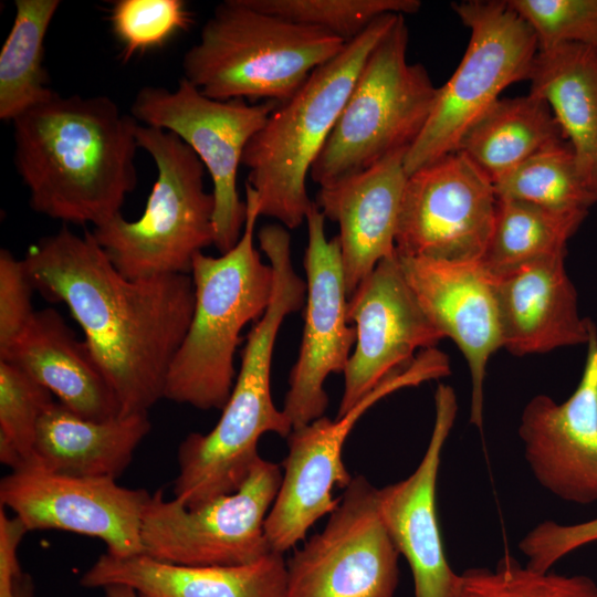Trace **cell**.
Instances as JSON below:
<instances>
[{
	"label": "cell",
	"instance_id": "obj_18",
	"mask_svg": "<svg viewBox=\"0 0 597 597\" xmlns=\"http://www.w3.org/2000/svg\"><path fill=\"white\" fill-rule=\"evenodd\" d=\"M525 460L536 481L575 504L597 502V328L593 327L580 380L558 404L536 395L519 426Z\"/></svg>",
	"mask_w": 597,
	"mask_h": 597
},
{
	"label": "cell",
	"instance_id": "obj_26",
	"mask_svg": "<svg viewBox=\"0 0 597 597\" xmlns=\"http://www.w3.org/2000/svg\"><path fill=\"white\" fill-rule=\"evenodd\" d=\"M528 81L530 93L548 104L582 178L597 193V48L567 43L540 51Z\"/></svg>",
	"mask_w": 597,
	"mask_h": 597
},
{
	"label": "cell",
	"instance_id": "obj_20",
	"mask_svg": "<svg viewBox=\"0 0 597 597\" xmlns=\"http://www.w3.org/2000/svg\"><path fill=\"white\" fill-rule=\"evenodd\" d=\"M457 412L454 389L439 384L433 427L419 464L408 478L378 489L383 521L409 564L415 597H451L458 579L446 557L436 502L441 454Z\"/></svg>",
	"mask_w": 597,
	"mask_h": 597
},
{
	"label": "cell",
	"instance_id": "obj_1",
	"mask_svg": "<svg viewBox=\"0 0 597 597\" xmlns=\"http://www.w3.org/2000/svg\"><path fill=\"white\" fill-rule=\"evenodd\" d=\"M35 290L64 303L121 406L148 413L160 399L195 307L190 274L127 279L93 232L66 227L32 245L23 259Z\"/></svg>",
	"mask_w": 597,
	"mask_h": 597
},
{
	"label": "cell",
	"instance_id": "obj_12",
	"mask_svg": "<svg viewBox=\"0 0 597 597\" xmlns=\"http://www.w3.org/2000/svg\"><path fill=\"white\" fill-rule=\"evenodd\" d=\"M281 468L261 457L233 493L196 509L150 494L142 517L144 554L184 566H237L253 563L272 548L265 520L282 481Z\"/></svg>",
	"mask_w": 597,
	"mask_h": 597
},
{
	"label": "cell",
	"instance_id": "obj_10",
	"mask_svg": "<svg viewBox=\"0 0 597 597\" xmlns=\"http://www.w3.org/2000/svg\"><path fill=\"white\" fill-rule=\"evenodd\" d=\"M451 373L447 354L436 347L421 350L412 363L381 381L344 416H323L292 429L279 492L265 520V535L274 552L284 553L302 542L307 531L338 505L335 486L346 489L353 476L343 462V448L357 420L389 394Z\"/></svg>",
	"mask_w": 597,
	"mask_h": 597
},
{
	"label": "cell",
	"instance_id": "obj_39",
	"mask_svg": "<svg viewBox=\"0 0 597 597\" xmlns=\"http://www.w3.org/2000/svg\"><path fill=\"white\" fill-rule=\"evenodd\" d=\"M105 597H139L138 594L125 585H111L104 587Z\"/></svg>",
	"mask_w": 597,
	"mask_h": 597
},
{
	"label": "cell",
	"instance_id": "obj_33",
	"mask_svg": "<svg viewBox=\"0 0 597 597\" xmlns=\"http://www.w3.org/2000/svg\"><path fill=\"white\" fill-rule=\"evenodd\" d=\"M268 13L323 29L346 43L388 13H416L418 0H249Z\"/></svg>",
	"mask_w": 597,
	"mask_h": 597
},
{
	"label": "cell",
	"instance_id": "obj_27",
	"mask_svg": "<svg viewBox=\"0 0 597 597\" xmlns=\"http://www.w3.org/2000/svg\"><path fill=\"white\" fill-rule=\"evenodd\" d=\"M565 140L548 104L528 93L494 102L464 133L455 151L494 184L538 151Z\"/></svg>",
	"mask_w": 597,
	"mask_h": 597
},
{
	"label": "cell",
	"instance_id": "obj_8",
	"mask_svg": "<svg viewBox=\"0 0 597 597\" xmlns=\"http://www.w3.org/2000/svg\"><path fill=\"white\" fill-rule=\"evenodd\" d=\"M409 32L399 14L368 54L310 176L320 187L359 174L409 149L434 106L423 65L407 60Z\"/></svg>",
	"mask_w": 597,
	"mask_h": 597
},
{
	"label": "cell",
	"instance_id": "obj_2",
	"mask_svg": "<svg viewBox=\"0 0 597 597\" xmlns=\"http://www.w3.org/2000/svg\"><path fill=\"white\" fill-rule=\"evenodd\" d=\"M138 122L108 96L54 93L13 122V161L32 210L100 227L137 185Z\"/></svg>",
	"mask_w": 597,
	"mask_h": 597
},
{
	"label": "cell",
	"instance_id": "obj_7",
	"mask_svg": "<svg viewBox=\"0 0 597 597\" xmlns=\"http://www.w3.org/2000/svg\"><path fill=\"white\" fill-rule=\"evenodd\" d=\"M139 148L153 158L157 178L143 214L122 213L93 229L112 264L127 279L190 274L193 256L214 244V199L206 168L177 135L138 123Z\"/></svg>",
	"mask_w": 597,
	"mask_h": 597
},
{
	"label": "cell",
	"instance_id": "obj_21",
	"mask_svg": "<svg viewBox=\"0 0 597 597\" xmlns=\"http://www.w3.org/2000/svg\"><path fill=\"white\" fill-rule=\"evenodd\" d=\"M395 151L368 169L320 187L315 203L339 227L337 235L348 297L376 265L396 252L395 237L407 180L404 158Z\"/></svg>",
	"mask_w": 597,
	"mask_h": 597
},
{
	"label": "cell",
	"instance_id": "obj_5",
	"mask_svg": "<svg viewBox=\"0 0 597 597\" xmlns=\"http://www.w3.org/2000/svg\"><path fill=\"white\" fill-rule=\"evenodd\" d=\"M345 45L323 29L268 13L249 0H226L184 54L182 77L213 100L281 105Z\"/></svg>",
	"mask_w": 597,
	"mask_h": 597
},
{
	"label": "cell",
	"instance_id": "obj_28",
	"mask_svg": "<svg viewBox=\"0 0 597 597\" xmlns=\"http://www.w3.org/2000/svg\"><path fill=\"white\" fill-rule=\"evenodd\" d=\"M587 211H558L516 199H498L492 232L481 263L492 275L566 254Z\"/></svg>",
	"mask_w": 597,
	"mask_h": 597
},
{
	"label": "cell",
	"instance_id": "obj_9",
	"mask_svg": "<svg viewBox=\"0 0 597 597\" xmlns=\"http://www.w3.org/2000/svg\"><path fill=\"white\" fill-rule=\"evenodd\" d=\"M453 10L470 29L465 53L404 158L408 175L457 150L464 133L513 83L528 80L538 53L530 25L506 1L470 0Z\"/></svg>",
	"mask_w": 597,
	"mask_h": 597
},
{
	"label": "cell",
	"instance_id": "obj_19",
	"mask_svg": "<svg viewBox=\"0 0 597 597\" xmlns=\"http://www.w3.org/2000/svg\"><path fill=\"white\" fill-rule=\"evenodd\" d=\"M397 253V252H396ZM419 305L442 336L463 354L471 376L470 423L483 425L490 357L502 348L494 276L481 261H447L397 253Z\"/></svg>",
	"mask_w": 597,
	"mask_h": 597
},
{
	"label": "cell",
	"instance_id": "obj_22",
	"mask_svg": "<svg viewBox=\"0 0 597 597\" xmlns=\"http://www.w3.org/2000/svg\"><path fill=\"white\" fill-rule=\"evenodd\" d=\"M565 256L541 259L494 276L502 347L516 356L586 344L595 324L582 317Z\"/></svg>",
	"mask_w": 597,
	"mask_h": 597
},
{
	"label": "cell",
	"instance_id": "obj_30",
	"mask_svg": "<svg viewBox=\"0 0 597 597\" xmlns=\"http://www.w3.org/2000/svg\"><path fill=\"white\" fill-rule=\"evenodd\" d=\"M498 199H516L558 211H587L597 193L582 178L568 142L547 147L493 184Z\"/></svg>",
	"mask_w": 597,
	"mask_h": 597
},
{
	"label": "cell",
	"instance_id": "obj_11",
	"mask_svg": "<svg viewBox=\"0 0 597 597\" xmlns=\"http://www.w3.org/2000/svg\"><path fill=\"white\" fill-rule=\"evenodd\" d=\"M280 104L213 100L181 77L175 90L145 86L132 104L142 125L177 135L199 157L212 180L214 247L220 254L240 240L247 216L237 182L250 139Z\"/></svg>",
	"mask_w": 597,
	"mask_h": 597
},
{
	"label": "cell",
	"instance_id": "obj_14",
	"mask_svg": "<svg viewBox=\"0 0 597 597\" xmlns=\"http://www.w3.org/2000/svg\"><path fill=\"white\" fill-rule=\"evenodd\" d=\"M498 197L491 179L460 151L408 175L397 220L396 252L447 261H481Z\"/></svg>",
	"mask_w": 597,
	"mask_h": 597
},
{
	"label": "cell",
	"instance_id": "obj_38",
	"mask_svg": "<svg viewBox=\"0 0 597 597\" xmlns=\"http://www.w3.org/2000/svg\"><path fill=\"white\" fill-rule=\"evenodd\" d=\"M27 527L18 516L10 517L0 509V597H19L21 578L18 547Z\"/></svg>",
	"mask_w": 597,
	"mask_h": 597
},
{
	"label": "cell",
	"instance_id": "obj_29",
	"mask_svg": "<svg viewBox=\"0 0 597 597\" xmlns=\"http://www.w3.org/2000/svg\"><path fill=\"white\" fill-rule=\"evenodd\" d=\"M15 14L0 52V119L13 122L55 92L43 65L44 39L59 0H15Z\"/></svg>",
	"mask_w": 597,
	"mask_h": 597
},
{
	"label": "cell",
	"instance_id": "obj_25",
	"mask_svg": "<svg viewBox=\"0 0 597 597\" xmlns=\"http://www.w3.org/2000/svg\"><path fill=\"white\" fill-rule=\"evenodd\" d=\"M149 430L148 413L95 421L53 401L40 418L31 462L55 473L116 480Z\"/></svg>",
	"mask_w": 597,
	"mask_h": 597
},
{
	"label": "cell",
	"instance_id": "obj_23",
	"mask_svg": "<svg viewBox=\"0 0 597 597\" xmlns=\"http://www.w3.org/2000/svg\"><path fill=\"white\" fill-rule=\"evenodd\" d=\"M87 588L132 587L139 597H285L286 562L270 552L237 566H184L145 554L114 557L103 554L82 575Z\"/></svg>",
	"mask_w": 597,
	"mask_h": 597
},
{
	"label": "cell",
	"instance_id": "obj_36",
	"mask_svg": "<svg viewBox=\"0 0 597 597\" xmlns=\"http://www.w3.org/2000/svg\"><path fill=\"white\" fill-rule=\"evenodd\" d=\"M35 286L24 260L0 251V357L4 356L31 322Z\"/></svg>",
	"mask_w": 597,
	"mask_h": 597
},
{
	"label": "cell",
	"instance_id": "obj_35",
	"mask_svg": "<svg viewBox=\"0 0 597 597\" xmlns=\"http://www.w3.org/2000/svg\"><path fill=\"white\" fill-rule=\"evenodd\" d=\"M530 25L540 51L567 43L597 48V0H507Z\"/></svg>",
	"mask_w": 597,
	"mask_h": 597
},
{
	"label": "cell",
	"instance_id": "obj_24",
	"mask_svg": "<svg viewBox=\"0 0 597 597\" xmlns=\"http://www.w3.org/2000/svg\"><path fill=\"white\" fill-rule=\"evenodd\" d=\"M0 360L19 367L83 418L104 421L121 415L117 397L87 344L54 308L35 311Z\"/></svg>",
	"mask_w": 597,
	"mask_h": 597
},
{
	"label": "cell",
	"instance_id": "obj_34",
	"mask_svg": "<svg viewBox=\"0 0 597 597\" xmlns=\"http://www.w3.org/2000/svg\"><path fill=\"white\" fill-rule=\"evenodd\" d=\"M113 33L122 44V56L164 46L193 22L182 0H118L111 11Z\"/></svg>",
	"mask_w": 597,
	"mask_h": 597
},
{
	"label": "cell",
	"instance_id": "obj_17",
	"mask_svg": "<svg viewBox=\"0 0 597 597\" xmlns=\"http://www.w3.org/2000/svg\"><path fill=\"white\" fill-rule=\"evenodd\" d=\"M347 320L356 328V343L343 373L336 418L409 366L417 350L433 348L444 338L419 305L396 252L381 260L348 297Z\"/></svg>",
	"mask_w": 597,
	"mask_h": 597
},
{
	"label": "cell",
	"instance_id": "obj_16",
	"mask_svg": "<svg viewBox=\"0 0 597 597\" xmlns=\"http://www.w3.org/2000/svg\"><path fill=\"white\" fill-rule=\"evenodd\" d=\"M325 219L313 201L305 219L304 329L282 408L293 429L325 415L328 406L325 380L331 374L344 373L356 343V328L347 320L348 295L339 241L337 235L326 238Z\"/></svg>",
	"mask_w": 597,
	"mask_h": 597
},
{
	"label": "cell",
	"instance_id": "obj_37",
	"mask_svg": "<svg viewBox=\"0 0 597 597\" xmlns=\"http://www.w3.org/2000/svg\"><path fill=\"white\" fill-rule=\"evenodd\" d=\"M595 542L597 517L575 524L544 521L522 537L519 548L527 559L526 565L538 570H551L569 553Z\"/></svg>",
	"mask_w": 597,
	"mask_h": 597
},
{
	"label": "cell",
	"instance_id": "obj_13",
	"mask_svg": "<svg viewBox=\"0 0 597 597\" xmlns=\"http://www.w3.org/2000/svg\"><path fill=\"white\" fill-rule=\"evenodd\" d=\"M399 556L378 489L356 475L324 528L286 562L285 597H395Z\"/></svg>",
	"mask_w": 597,
	"mask_h": 597
},
{
	"label": "cell",
	"instance_id": "obj_6",
	"mask_svg": "<svg viewBox=\"0 0 597 597\" xmlns=\"http://www.w3.org/2000/svg\"><path fill=\"white\" fill-rule=\"evenodd\" d=\"M375 20L343 51L315 69L305 83L269 116L247 145L242 165L258 193L259 214L296 229L313 202L306 178L331 135L368 54L396 21Z\"/></svg>",
	"mask_w": 597,
	"mask_h": 597
},
{
	"label": "cell",
	"instance_id": "obj_4",
	"mask_svg": "<svg viewBox=\"0 0 597 597\" xmlns=\"http://www.w3.org/2000/svg\"><path fill=\"white\" fill-rule=\"evenodd\" d=\"M247 216L238 243L219 256L199 252L190 275L195 285L192 318L170 365L164 398L195 408L222 409L237 373L234 354L241 331L258 322L273 294L272 266L254 247L258 193L245 184Z\"/></svg>",
	"mask_w": 597,
	"mask_h": 597
},
{
	"label": "cell",
	"instance_id": "obj_31",
	"mask_svg": "<svg viewBox=\"0 0 597 597\" xmlns=\"http://www.w3.org/2000/svg\"><path fill=\"white\" fill-rule=\"evenodd\" d=\"M451 597H597V584L585 575L538 570L504 558L494 569L459 573Z\"/></svg>",
	"mask_w": 597,
	"mask_h": 597
},
{
	"label": "cell",
	"instance_id": "obj_32",
	"mask_svg": "<svg viewBox=\"0 0 597 597\" xmlns=\"http://www.w3.org/2000/svg\"><path fill=\"white\" fill-rule=\"evenodd\" d=\"M52 394L15 365L0 360V460L12 470L33 459L36 429Z\"/></svg>",
	"mask_w": 597,
	"mask_h": 597
},
{
	"label": "cell",
	"instance_id": "obj_15",
	"mask_svg": "<svg viewBox=\"0 0 597 597\" xmlns=\"http://www.w3.org/2000/svg\"><path fill=\"white\" fill-rule=\"evenodd\" d=\"M150 494L109 478H86L23 464L0 482L1 506L9 507L28 532L56 530L103 541L107 554H144L142 517Z\"/></svg>",
	"mask_w": 597,
	"mask_h": 597
},
{
	"label": "cell",
	"instance_id": "obj_40",
	"mask_svg": "<svg viewBox=\"0 0 597 597\" xmlns=\"http://www.w3.org/2000/svg\"><path fill=\"white\" fill-rule=\"evenodd\" d=\"M19 597H23V596H22V595L20 594V596H19Z\"/></svg>",
	"mask_w": 597,
	"mask_h": 597
},
{
	"label": "cell",
	"instance_id": "obj_3",
	"mask_svg": "<svg viewBox=\"0 0 597 597\" xmlns=\"http://www.w3.org/2000/svg\"><path fill=\"white\" fill-rule=\"evenodd\" d=\"M264 253L274 274L273 294L247 336L230 397L214 428L189 433L178 449L174 494L188 509L237 491L260 457L259 439L268 432L287 438L293 429L273 401L271 366L284 318L305 303L306 281L294 270L287 242H274Z\"/></svg>",
	"mask_w": 597,
	"mask_h": 597
}]
</instances>
